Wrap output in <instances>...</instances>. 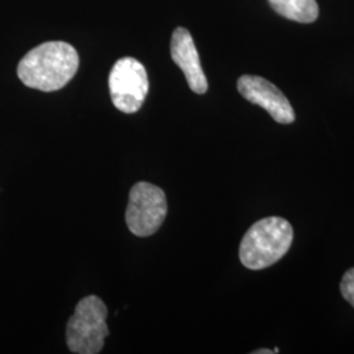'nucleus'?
Instances as JSON below:
<instances>
[{"label": "nucleus", "mask_w": 354, "mask_h": 354, "mask_svg": "<svg viewBox=\"0 0 354 354\" xmlns=\"http://www.w3.org/2000/svg\"><path fill=\"white\" fill-rule=\"evenodd\" d=\"M238 91L241 96L264 108L279 124H291L295 120V113L286 96L274 84L261 76L243 75L238 80Z\"/></svg>", "instance_id": "nucleus-6"}, {"label": "nucleus", "mask_w": 354, "mask_h": 354, "mask_svg": "<svg viewBox=\"0 0 354 354\" xmlns=\"http://www.w3.org/2000/svg\"><path fill=\"white\" fill-rule=\"evenodd\" d=\"M106 317L108 308L99 297L83 298L67 322L66 342L68 349L76 354L100 353L109 335Z\"/></svg>", "instance_id": "nucleus-3"}, {"label": "nucleus", "mask_w": 354, "mask_h": 354, "mask_svg": "<svg viewBox=\"0 0 354 354\" xmlns=\"http://www.w3.org/2000/svg\"><path fill=\"white\" fill-rule=\"evenodd\" d=\"M292 238L294 232L290 223L281 216L257 221L241 241V264L252 270L273 266L289 251Z\"/></svg>", "instance_id": "nucleus-2"}, {"label": "nucleus", "mask_w": 354, "mask_h": 354, "mask_svg": "<svg viewBox=\"0 0 354 354\" xmlns=\"http://www.w3.org/2000/svg\"><path fill=\"white\" fill-rule=\"evenodd\" d=\"M274 351H270V349H260V351H254L253 354H273Z\"/></svg>", "instance_id": "nucleus-10"}, {"label": "nucleus", "mask_w": 354, "mask_h": 354, "mask_svg": "<svg viewBox=\"0 0 354 354\" xmlns=\"http://www.w3.org/2000/svg\"><path fill=\"white\" fill-rule=\"evenodd\" d=\"M171 57L181 68L189 88L203 95L207 92V80L200 62V55L196 49L194 41L185 28H176L171 38Z\"/></svg>", "instance_id": "nucleus-7"}, {"label": "nucleus", "mask_w": 354, "mask_h": 354, "mask_svg": "<svg viewBox=\"0 0 354 354\" xmlns=\"http://www.w3.org/2000/svg\"><path fill=\"white\" fill-rule=\"evenodd\" d=\"M79 55L64 41H49L26 53L17 66V75L29 88L54 92L75 76Z\"/></svg>", "instance_id": "nucleus-1"}, {"label": "nucleus", "mask_w": 354, "mask_h": 354, "mask_svg": "<svg viewBox=\"0 0 354 354\" xmlns=\"http://www.w3.org/2000/svg\"><path fill=\"white\" fill-rule=\"evenodd\" d=\"M167 209L163 189L146 181L137 183L129 193L127 228L136 236H150L163 225Z\"/></svg>", "instance_id": "nucleus-4"}, {"label": "nucleus", "mask_w": 354, "mask_h": 354, "mask_svg": "<svg viewBox=\"0 0 354 354\" xmlns=\"http://www.w3.org/2000/svg\"><path fill=\"white\" fill-rule=\"evenodd\" d=\"M109 92L114 106L122 113L138 112L149 93V76L136 58L117 61L109 74Z\"/></svg>", "instance_id": "nucleus-5"}, {"label": "nucleus", "mask_w": 354, "mask_h": 354, "mask_svg": "<svg viewBox=\"0 0 354 354\" xmlns=\"http://www.w3.org/2000/svg\"><path fill=\"white\" fill-rule=\"evenodd\" d=\"M272 8L291 21L310 24L319 16V7L315 0H268Z\"/></svg>", "instance_id": "nucleus-8"}, {"label": "nucleus", "mask_w": 354, "mask_h": 354, "mask_svg": "<svg viewBox=\"0 0 354 354\" xmlns=\"http://www.w3.org/2000/svg\"><path fill=\"white\" fill-rule=\"evenodd\" d=\"M340 290L342 297L354 307V268L349 269L342 279Z\"/></svg>", "instance_id": "nucleus-9"}]
</instances>
